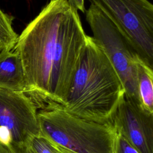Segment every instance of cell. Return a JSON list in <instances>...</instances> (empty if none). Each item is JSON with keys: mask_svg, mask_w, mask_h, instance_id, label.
Returning <instances> with one entry per match:
<instances>
[{"mask_svg": "<svg viewBox=\"0 0 153 153\" xmlns=\"http://www.w3.org/2000/svg\"><path fill=\"white\" fill-rule=\"evenodd\" d=\"M87 36L68 0H50L18 36L13 50L23 68L25 93L38 108L64 104Z\"/></svg>", "mask_w": 153, "mask_h": 153, "instance_id": "obj_1", "label": "cell"}, {"mask_svg": "<svg viewBox=\"0 0 153 153\" xmlns=\"http://www.w3.org/2000/svg\"><path fill=\"white\" fill-rule=\"evenodd\" d=\"M124 94L120 77L104 51L87 35L83 56L63 105L68 112L100 124H112Z\"/></svg>", "mask_w": 153, "mask_h": 153, "instance_id": "obj_2", "label": "cell"}, {"mask_svg": "<svg viewBox=\"0 0 153 153\" xmlns=\"http://www.w3.org/2000/svg\"><path fill=\"white\" fill-rule=\"evenodd\" d=\"M39 134L74 153H115L117 132L112 124H100L74 115L57 104L38 109Z\"/></svg>", "mask_w": 153, "mask_h": 153, "instance_id": "obj_3", "label": "cell"}, {"mask_svg": "<svg viewBox=\"0 0 153 153\" xmlns=\"http://www.w3.org/2000/svg\"><path fill=\"white\" fill-rule=\"evenodd\" d=\"M116 26L139 58L153 69V5L148 0H88Z\"/></svg>", "mask_w": 153, "mask_h": 153, "instance_id": "obj_4", "label": "cell"}, {"mask_svg": "<svg viewBox=\"0 0 153 153\" xmlns=\"http://www.w3.org/2000/svg\"><path fill=\"white\" fill-rule=\"evenodd\" d=\"M85 19L92 31V37L120 77L125 95L140 105L137 90V54L116 26L96 5L90 4L85 11Z\"/></svg>", "mask_w": 153, "mask_h": 153, "instance_id": "obj_5", "label": "cell"}, {"mask_svg": "<svg viewBox=\"0 0 153 153\" xmlns=\"http://www.w3.org/2000/svg\"><path fill=\"white\" fill-rule=\"evenodd\" d=\"M38 109L25 93L0 88V143L22 152L39 134Z\"/></svg>", "mask_w": 153, "mask_h": 153, "instance_id": "obj_6", "label": "cell"}, {"mask_svg": "<svg viewBox=\"0 0 153 153\" xmlns=\"http://www.w3.org/2000/svg\"><path fill=\"white\" fill-rule=\"evenodd\" d=\"M112 123L139 153H153V114L124 94Z\"/></svg>", "mask_w": 153, "mask_h": 153, "instance_id": "obj_7", "label": "cell"}, {"mask_svg": "<svg viewBox=\"0 0 153 153\" xmlns=\"http://www.w3.org/2000/svg\"><path fill=\"white\" fill-rule=\"evenodd\" d=\"M0 88L25 91L26 81L22 61L13 49L0 51Z\"/></svg>", "mask_w": 153, "mask_h": 153, "instance_id": "obj_8", "label": "cell"}, {"mask_svg": "<svg viewBox=\"0 0 153 153\" xmlns=\"http://www.w3.org/2000/svg\"><path fill=\"white\" fill-rule=\"evenodd\" d=\"M137 90L142 107L153 114V69L146 65L140 58L136 62Z\"/></svg>", "mask_w": 153, "mask_h": 153, "instance_id": "obj_9", "label": "cell"}, {"mask_svg": "<svg viewBox=\"0 0 153 153\" xmlns=\"http://www.w3.org/2000/svg\"><path fill=\"white\" fill-rule=\"evenodd\" d=\"M13 17L0 9V48L13 50L16 44L18 35L13 27Z\"/></svg>", "mask_w": 153, "mask_h": 153, "instance_id": "obj_10", "label": "cell"}, {"mask_svg": "<svg viewBox=\"0 0 153 153\" xmlns=\"http://www.w3.org/2000/svg\"><path fill=\"white\" fill-rule=\"evenodd\" d=\"M27 146L33 153H61L54 143L41 134L33 137Z\"/></svg>", "mask_w": 153, "mask_h": 153, "instance_id": "obj_11", "label": "cell"}, {"mask_svg": "<svg viewBox=\"0 0 153 153\" xmlns=\"http://www.w3.org/2000/svg\"><path fill=\"white\" fill-rule=\"evenodd\" d=\"M115 153H139V152L121 134L117 132Z\"/></svg>", "mask_w": 153, "mask_h": 153, "instance_id": "obj_12", "label": "cell"}, {"mask_svg": "<svg viewBox=\"0 0 153 153\" xmlns=\"http://www.w3.org/2000/svg\"><path fill=\"white\" fill-rule=\"evenodd\" d=\"M69 4L76 10L81 11L82 13L85 12L84 7L85 0H68Z\"/></svg>", "mask_w": 153, "mask_h": 153, "instance_id": "obj_13", "label": "cell"}, {"mask_svg": "<svg viewBox=\"0 0 153 153\" xmlns=\"http://www.w3.org/2000/svg\"><path fill=\"white\" fill-rule=\"evenodd\" d=\"M0 153H16L13 149L0 143Z\"/></svg>", "mask_w": 153, "mask_h": 153, "instance_id": "obj_14", "label": "cell"}, {"mask_svg": "<svg viewBox=\"0 0 153 153\" xmlns=\"http://www.w3.org/2000/svg\"><path fill=\"white\" fill-rule=\"evenodd\" d=\"M55 144H56V143H55ZM56 145L57 148H58V149L60 151V152L61 153H74V152H72L69 151V150L67 149L63 148H62V147H61V146L57 145V144H56Z\"/></svg>", "mask_w": 153, "mask_h": 153, "instance_id": "obj_15", "label": "cell"}, {"mask_svg": "<svg viewBox=\"0 0 153 153\" xmlns=\"http://www.w3.org/2000/svg\"><path fill=\"white\" fill-rule=\"evenodd\" d=\"M21 153H33V152L30 149L29 146H27Z\"/></svg>", "mask_w": 153, "mask_h": 153, "instance_id": "obj_16", "label": "cell"}, {"mask_svg": "<svg viewBox=\"0 0 153 153\" xmlns=\"http://www.w3.org/2000/svg\"><path fill=\"white\" fill-rule=\"evenodd\" d=\"M1 51V48H0V51Z\"/></svg>", "mask_w": 153, "mask_h": 153, "instance_id": "obj_17", "label": "cell"}]
</instances>
